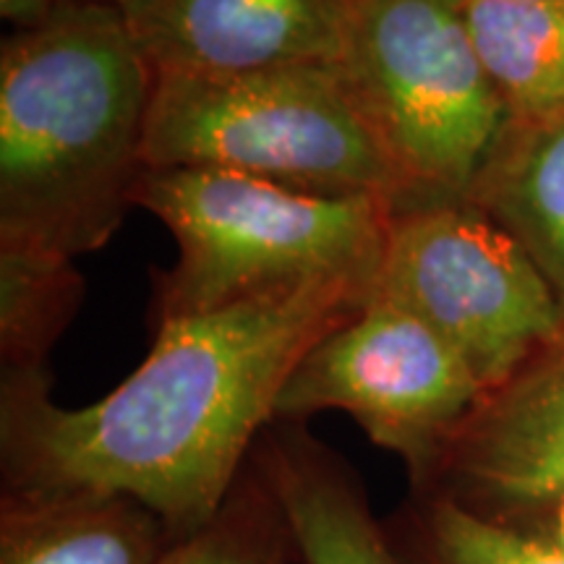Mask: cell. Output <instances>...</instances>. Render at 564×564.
<instances>
[{"mask_svg": "<svg viewBox=\"0 0 564 564\" xmlns=\"http://www.w3.org/2000/svg\"><path fill=\"white\" fill-rule=\"evenodd\" d=\"M61 0H0V17L13 26V32H32L53 19Z\"/></svg>", "mask_w": 564, "mask_h": 564, "instance_id": "obj_17", "label": "cell"}, {"mask_svg": "<svg viewBox=\"0 0 564 564\" xmlns=\"http://www.w3.org/2000/svg\"><path fill=\"white\" fill-rule=\"evenodd\" d=\"M154 76L337 63L350 0H112Z\"/></svg>", "mask_w": 564, "mask_h": 564, "instance_id": "obj_9", "label": "cell"}, {"mask_svg": "<svg viewBox=\"0 0 564 564\" xmlns=\"http://www.w3.org/2000/svg\"><path fill=\"white\" fill-rule=\"evenodd\" d=\"M337 68L392 173V212L468 202L507 112L465 0H352Z\"/></svg>", "mask_w": 564, "mask_h": 564, "instance_id": "obj_4", "label": "cell"}, {"mask_svg": "<svg viewBox=\"0 0 564 564\" xmlns=\"http://www.w3.org/2000/svg\"><path fill=\"white\" fill-rule=\"evenodd\" d=\"M147 167H215L316 194H371L394 181L337 63L243 74L154 76Z\"/></svg>", "mask_w": 564, "mask_h": 564, "instance_id": "obj_5", "label": "cell"}, {"mask_svg": "<svg viewBox=\"0 0 564 564\" xmlns=\"http://www.w3.org/2000/svg\"><path fill=\"white\" fill-rule=\"evenodd\" d=\"M371 295L329 280L158 322L144 361L79 408L53 398L47 369H3V489L118 494L173 535L194 531L238 484L295 364Z\"/></svg>", "mask_w": 564, "mask_h": 564, "instance_id": "obj_1", "label": "cell"}, {"mask_svg": "<svg viewBox=\"0 0 564 564\" xmlns=\"http://www.w3.org/2000/svg\"><path fill=\"white\" fill-rule=\"evenodd\" d=\"M251 457L285 510L299 564H405L361 476L306 421H272Z\"/></svg>", "mask_w": 564, "mask_h": 564, "instance_id": "obj_10", "label": "cell"}, {"mask_svg": "<svg viewBox=\"0 0 564 564\" xmlns=\"http://www.w3.org/2000/svg\"><path fill=\"white\" fill-rule=\"evenodd\" d=\"M413 491L546 541L564 499V327L481 394Z\"/></svg>", "mask_w": 564, "mask_h": 564, "instance_id": "obj_8", "label": "cell"}, {"mask_svg": "<svg viewBox=\"0 0 564 564\" xmlns=\"http://www.w3.org/2000/svg\"><path fill=\"white\" fill-rule=\"evenodd\" d=\"M154 74L112 0H61L0 47V238L82 257L137 207Z\"/></svg>", "mask_w": 564, "mask_h": 564, "instance_id": "obj_2", "label": "cell"}, {"mask_svg": "<svg viewBox=\"0 0 564 564\" xmlns=\"http://www.w3.org/2000/svg\"><path fill=\"white\" fill-rule=\"evenodd\" d=\"M470 37L520 129L564 118V0H465Z\"/></svg>", "mask_w": 564, "mask_h": 564, "instance_id": "obj_13", "label": "cell"}, {"mask_svg": "<svg viewBox=\"0 0 564 564\" xmlns=\"http://www.w3.org/2000/svg\"><path fill=\"white\" fill-rule=\"evenodd\" d=\"M350 3H352V0H350Z\"/></svg>", "mask_w": 564, "mask_h": 564, "instance_id": "obj_19", "label": "cell"}, {"mask_svg": "<svg viewBox=\"0 0 564 564\" xmlns=\"http://www.w3.org/2000/svg\"><path fill=\"white\" fill-rule=\"evenodd\" d=\"M468 202L531 253L564 319V118L535 129L507 123Z\"/></svg>", "mask_w": 564, "mask_h": 564, "instance_id": "obj_12", "label": "cell"}, {"mask_svg": "<svg viewBox=\"0 0 564 564\" xmlns=\"http://www.w3.org/2000/svg\"><path fill=\"white\" fill-rule=\"evenodd\" d=\"M171 539L118 494L0 491V564H158Z\"/></svg>", "mask_w": 564, "mask_h": 564, "instance_id": "obj_11", "label": "cell"}, {"mask_svg": "<svg viewBox=\"0 0 564 564\" xmlns=\"http://www.w3.org/2000/svg\"><path fill=\"white\" fill-rule=\"evenodd\" d=\"M158 564H299L285 510L253 457L220 510L173 535Z\"/></svg>", "mask_w": 564, "mask_h": 564, "instance_id": "obj_16", "label": "cell"}, {"mask_svg": "<svg viewBox=\"0 0 564 564\" xmlns=\"http://www.w3.org/2000/svg\"><path fill=\"white\" fill-rule=\"evenodd\" d=\"M384 520L405 564H564L560 546L486 523L429 491L408 489Z\"/></svg>", "mask_w": 564, "mask_h": 564, "instance_id": "obj_15", "label": "cell"}, {"mask_svg": "<svg viewBox=\"0 0 564 564\" xmlns=\"http://www.w3.org/2000/svg\"><path fill=\"white\" fill-rule=\"evenodd\" d=\"M137 207L178 246L154 278V324L312 282L377 288L392 220L382 196L303 192L215 167H150Z\"/></svg>", "mask_w": 564, "mask_h": 564, "instance_id": "obj_3", "label": "cell"}, {"mask_svg": "<svg viewBox=\"0 0 564 564\" xmlns=\"http://www.w3.org/2000/svg\"><path fill=\"white\" fill-rule=\"evenodd\" d=\"M84 299L74 257L47 246L0 238V364L42 371Z\"/></svg>", "mask_w": 564, "mask_h": 564, "instance_id": "obj_14", "label": "cell"}, {"mask_svg": "<svg viewBox=\"0 0 564 564\" xmlns=\"http://www.w3.org/2000/svg\"><path fill=\"white\" fill-rule=\"evenodd\" d=\"M546 541H549V544L560 546L562 552H564V499H562V505L556 507V512H554V518H552V525H549Z\"/></svg>", "mask_w": 564, "mask_h": 564, "instance_id": "obj_18", "label": "cell"}, {"mask_svg": "<svg viewBox=\"0 0 564 564\" xmlns=\"http://www.w3.org/2000/svg\"><path fill=\"white\" fill-rule=\"evenodd\" d=\"M373 295L434 329L484 392L564 327L531 253L474 202L392 212Z\"/></svg>", "mask_w": 564, "mask_h": 564, "instance_id": "obj_6", "label": "cell"}, {"mask_svg": "<svg viewBox=\"0 0 564 564\" xmlns=\"http://www.w3.org/2000/svg\"><path fill=\"white\" fill-rule=\"evenodd\" d=\"M481 394L484 387L434 329L371 295L295 364L274 421L350 415L403 463L408 489H421Z\"/></svg>", "mask_w": 564, "mask_h": 564, "instance_id": "obj_7", "label": "cell"}]
</instances>
